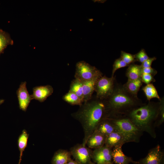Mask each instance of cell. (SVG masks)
<instances>
[{"mask_svg":"<svg viewBox=\"0 0 164 164\" xmlns=\"http://www.w3.org/2000/svg\"><path fill=\"white\" fill-rule=\"evenodd\" d=\"M106 118L124 116L144 103L137 96L132 95L124 88L123 85L115 81L111 95L105 99Z\"/></svg>","mask_w":164,"mask_h":164,"instance_id":"obj_1","label":"cell"},{"mask_svg":"<svg viewBox=\"0 0 164 164\" xmlns=\"http://www.w3.org/2000/svg\"><path fill=\"white\" fill-rule=\"evenodd\" d=\"M76 117L83 127L84 137L82 145L85 146L88 138L96 130L100 122L106 118L105 100L97 97L94 100L84 103L76 113Z\"/></svg>","mask_w":164,"mask_h":164,"instance_id":"obj_2","label":"cell"},{"mask_svg":"<svg viewBox=\"0 0 164 164\" xmlns=\"http://www.w3.org/2000/svg\"><path fill=\"white\" fill-rule=\"evenodd\" d=\"M160 102L149 101L136 108L125 116L142 131L146 132L152 137L156 136L155 124L158 119Z\"/></svg>","mask_w":164,"mask_h":164,"instance_id":"obj_3","label":"cell"},{"mask_svg":"<svg viewBox=\"0 0 164 164\" xmlns=\"http://www.w3.org/2000/svg\"><path fill=\"white\" fill-rule=\"evenodd\" d=\"M109 119L116 130L125 138L126 142H139L143 132L138 128L125 116H122Z\"/></svg>","mask_w":164,"mask_h":164,"instance_id":"obj_4","label":"cell"},{"mask_svg":"<svg viewBox=\"0 0 164 164\" xmlns=\"http://www.w3.org/2000/svg\"><path fill=\"white\" fill-rule=\"evenodd\" d=\"M76 67L75 78L82 82L102 76V73L95 67L84 61L77 62Z\"/></svg>","mask_w":164,"mask_h":164,"instance_id":"obj_5","label":"cell"},{"mask_svg":"<svg viewBox=\"0 0 164 164\" xmlns=\"http://www.w3.org/2000/svg\"><path fill=\"white\" fill-rule=\"evenodd\" d=\"M116 80L114 77H108L102 76L99 78L96 83L94 89L97 97L101 100L106 99L112 94Z\"/></svg>","mask_w":164,"mask_h":164,"instance_id":"obj_6","label":"cell"},{"mask_svg":"<svg viewBox=\"0 0 164 164\" xmlns=\"http://www.w3.org/2000/svg\"><path fill=\"white\" fill-rule=\"evenodd\" d=\"M92 151L82 144L75 145L71 149L70 153L75 161L80 164H90Z\"/></svg>","mask_w":164,"mask_h":164,"instance_id":"obj_7","label":"cell"},{"mask_svg":"<svg viewBox=\"0 0 164 164\" xmlns=\"http://www.w3.org/2000/svg\"><path fill=\"white\" fill-rule=\"evenodd\" d=\"M112 149L105 145L92 151V159L97 164H107L112 162Z\"/></svg>","mask_w":164,"mask_h":164,"instance_id":"obj_8","label":"cell"},{"mask_svg":"<svg viewBox=\"0 0 164 164\" xmlns=\"http://www.w3.org/2000/svg\"><path fill=\"white\" fill-rule=\"evenodd\" d=\"M164 152L158 145L150 149L146 156L138 162V164H163Z\"/></svg>","mask_w":164,"mask_h":164,"instance_id":"obj_9","label":"cell"},{"mask_svg":"<svg viewBox=\"0 0 164 164\" xmlns=\"http://www.w3.org/2000/svg\"><path fill=\"white\" fill-rule=\"evenodd\" d=\"M26 81L22 82L16 91L19 108L26 111L32 100L31 95L28 93L26 88Z\"/></svg>","mask_w":164,"mask_h":164,"instance_id":"obj_10","label":"cell"},{"mask_svg":"<svg viewBox=\"0 0 164 164\" xmlns=\"http://www.w3.org/2000/svg\"><path fill=\"white\" fill-rule=\"evenodd\" d=\"M53 91L52 87L49 85L35 87L33 88V93L31 95L32 100L43 102L52 94Z\"/></svg>","mask_w":164,"mask_h":164,"instance_id":"obj_11","label":"cell"},{"mask_svg":"<svg viewBox=\"0 0 164 164\" xmlns=\"http://www.w3.org/2000/svg\"><path fill=\"white\" fill-rule=\"evenodd\" d=\"M112 162L115 164H138V162L133 160L131 157L126 155L123 152L121 146L114 147L112 149Z\"/></svg>","mask_w":164,"mask_h":164,"instance_id":"obj_12","label":"cell"},{"mask_svg":"<svg viewBox=\"0 0 164 164\" xmlns=\"http://www.w3.org/2000/svg\"><path fill=\"white\" fill-rule=\"evenodd\" d=\"M106 136L96 130L88 138L86 144L89 148L94 149L105 145Z\"/></svg>","mask_w":164,"mask_h":164,"instance_id":"obj_13","label":"cell"},{"mask_svg":"<svg viewBox=\"0 0 164 164\" xmlns=\"http://www.w3.org/2000/svg\"><path fill=\"white\" fill-rule=\"evenodd\" d=\"M127 143L123 136L118 131L114 132L106 137L105 145L112 149L121 146Z\"/></svg>","mask_w":164,"mask_h":164,"instance_id":"obj_14","label":"cell"},{"mask_svg":"<svg viewBox=\"0 0 164 164\" xmlns=\"http://www.w3.org/2000/svg\"><path fill=\"white\" fill-rule=\"evenodd\" d=\"M101 76L88 81L81 82L82 83L83 102L84 103L88 101L91 99L92 95L94 91L96 83L98 79Z\"/></svg>","mask_w":164,"mask_h":164,"instance_id":"obj_15","label":"cell"},{"mask_svg":"<svg viewBox=\"0 0 164 164\" xmlns=\"http://www.w3.org/2000/svg\"><path fill=\"white\" fill-rule=\"evenodd\" d=\"M70 152L66 150L60 149L54 153L52 160V164H66L71 159Z\"/></svg>","mask_w":164,"mask_h":164,"instance_id":"obj_16","label":"cell"},{"mask_svg":"<svg viewBox=\"0 0 164 164\" xmlns=\"http://www.w3.org/2000/svg\"><path fill=\"white\" fill-rule=\"evenodd\" d=\"M96 130L106 137L111 133L117 131L108 118L104 119L99 124Z\"/></svg>","mask_w":164,"mask_h":164,"instance_id":"obj_17","label":"cell"},{"mask_svg":"<svg viewBox=\"0 0 164 164\" xmlns=\"http://www.w3.org/2000/svg\"><path fill=\"white\" fill-rule=\"evenodd\" d=\"M141 78L134 80H128L127 82L123 85L125 90L132 95L137 96L141 87L142 84Z\"/></svg>","mask_w":164,"mask_h":164,"instance_id":"obj_18","label":"cell"},{"mask_svg":"<svg viewBox=\"0 0 164 164\" xmlns=\"http://www.w3.org/2000/svg\"><path fill=\"white\" fill-rule=\"evenodd\" d=\"M142 67L140 65L134 63L128 66L125 75L128 80H137L141 78L142 75Z\"/></svg>","mask_w":164,"mask_h":164,"instance_id":"obj_19","label":"cell"},{"mask_svg":"<svg viewBox=\"0 0 164 164\" xmlns=\"http://www.w3.org/2000/svg\"><path fill=\"white\" fill-rule=\"evenodd\" d=\"M29 134L26 129L22 130L18 140V145L20 152L19 159L18 164H20L22 160L23 153L27 144Z\"/></svg>","mask_w":164,"mask_h":164,"instance_id":"obj_20","label":"cell"},{"mask_svg":"<svg viewBox=\"0 0 164 164\" xmlns=\"http://www.w3.org/2000/svg\"><path fill=\"white\" fill-rule=\"evenodd\" d=\"M142 90L144 93L147 100L149 101L153 98H157L159 101L160 97L155 87L152 83L146 84L143 87Z\"/></svg>","mask_w":164,"mask_h":164,"instance_id":"obj_21","label":"cell"},{"mask_svg":"<svg viewBox=\"0 0 164 164\" xmlns=\"http://www.w3.org/2000/svg\"><path fill=\"white\" fill-rule=\"evenodd\" d=\"M69 91L76 94L83 102V94L82 82L75 79L71 82Z\"/></svg>","mask_w":164,"mask_h":164,"instance_id":"obj_22","label":"cell"},{"mask_svg":"<svg viewBox=\"0 0 164 164\" xmlns=\"http://www.w3.org/2000/svg\"><path fill=\"white\" fill-rule=\"evenodd\" d=\"M13 43V41L9 34L0 29V54L8 45Z\"/></svg>","mask_w":164,"mask_h":164,"instance_id":"obj_23","label":"cell"},{"mask_svg":"<svg viewBox=\"0 0 164 164\" xmlns=\"http://www.w3.org/2000/svg\"><path fill=\"white\" fill-rule=\"evenodd\" d=\"M63 99L66 102L73 105H81L83 102L76 94L70 91L63 96Z\"/></svg>","mask_w":164,"mask_h":164,"instance_id":"obj_24","label":"cell"},{"mask_svg":"<svg viewBox=\"0 0 164 164\" xmlns=\"http://www.w3.org/2000/svg\"><path fill=\"white\" fill-rule=\"evenodd\" d=\"M160 105L158 119L156 121L155 127L161 125L164 121V97L161 98L159 101Z\"/></svg>","mask_w":164,"mask_h":164,"instance_id":"obj_25","label":"cell"},{"mask_svg":"<svg viewBox=\"0 0 164 164\" xmlns=\"http://www.w3.org/2000/svg\"><path fill=\"white\" fill-rule=\"evenodd\" d=\"M128 66L136 61L134 55L121 51L120 57Z\"/></svg>","mask_w":164,"mask_h":164,"instance_id":"obj_26","label":"cell"},{"mask_svg":"<svg viewBox=\"0 0 164 164\" xmlns=\"http://www.w3.org/2000/svg\"><path fill=\"white\" fill-rule=\"evenodd\" d=\"M128 66V65L126 64L120 57L116 59L113 64L111 77H114V74L118 69Z\"/></svg>","mask_w":164,"mask_h":164,"instance_id":"obj_27","label":"cell"},{"mask_svg":"<svg viewBox=\"0 0 164 164\" xmlns=\"http://www.w3.org/2000/svg\"><path fill=\"white\" fill-rule=\"evenodd\" d=\"M134 56L136 61H138L141 63L149 57L143 49H142L138 52L134 54Z\"/></svg>","mask_w":164,"mask_h":164,"instance_id":"obj_28","label":"cell"},{"mask_svg":"<svg viewBox=\"0 0 164 164\" xmlns=\"http://www.w3.org/2000/svg\"><path fill=\"white\" fill-rule=\"evenodd\" d=\"M154 77L149 74L142 73L141 75V79L142 83H144L146 85L155 81L156 80Z\"/></svg>","mask_w":164,"mask_h":164,"instance_id":"obj_29","label":"cell"},{"mask_svg":"<svg viewBox=\"0 0 164 164\" xmlns=\"http://www.w3.org/2000/svg\"><path fill=\"white\" fill-rule=\"evenodd\" d=\"M156 59V58L155 57H149L147 59L142 63L140 66L142 68L151 67L152 62Z\"/></svg>","mask_w":164,"mask_h":164,"instance_id":"obj_30","label":"cell"},{"mask_svg":"<svg viewBox=\"0 0 164 164\" xmlns=\"http://www.w3.org/2000/svg\"><path fill=\"white\" fill-rule=\"evenodd\" d=\"M142 73L148 74L153 76H155L157 73V71L152 67L142 68Z\"/></svg>","mask_w":164,"mask_h":164,"instance_id":"obj_31","label":"cell"},{"mask_svg":"<svg viewBox=\"0 0 164 164\" xmlns=\"http://www.w3.org/2000/svg\"><path fill=\"white\" fill-rule=\"evenodd\" d=\"M66 164H80L76 161L73 160L71 159Z\"/></svg>","mask_w":164,"mask_h":164,"instance_id":"obj_32","label":"cell"},{"mask_svg":"<svg viewBox=\"0 0 164 164\" xmlns=\"http://www.w3.org/2000/svg\"><path fill=\"white\" fill-rule=\"evenodd\" d=\"M4 100L3 99H0V105L4 102Z\"/></svg>","mask_w":164,"mask_h":164,"instance_id":"obj_33","label":"cell"},{"mask_svg":"<svg viewBox=\"0 0 164 164\" xmlns=\"http://www.w3.org/2000/svg\"><path fill=\"white\" fill-rule=\"evenodd\" d=\"M107 164H113V163L112 162H111V163H108Z\"/></svg>","mask_w":164,"mask_h":164,"instance_id":"obj_34","label":"cell"},{"mask_svg":"<svg viewBox=\"0 0 164 164\" xmlns=\"http://www.w3.org/2000/svg\"><path fill=\"white\" fill-rule=\"evenodd\" d=\"M90 164H93V163H91Z\"/></svg>","mask_w":164,"mask_h":164,"instance_id":"obj_35","label":"cell"}]
</instances>
